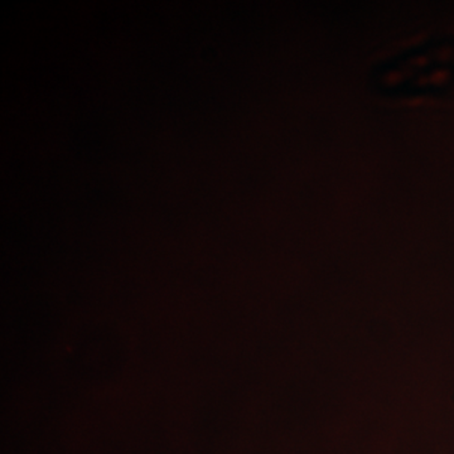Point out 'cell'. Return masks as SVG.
I'll return each mask as SVG.
<instances>
[{
  "instance_id": "1",
  "label": "cell",
  "mask_w": 454,
  "mask_h": 454,
  "mask_svg": "<svg viewBox=\"0 0 454 454\" xmlns=\"http://www.w3.org/2000/svg\"><path fill=\"white\" fill-rule=\"evenodd\" d=\"M369 83L389 100L446 97L454 90V42L432 35L402 47L372 65Z\"/></svg>"
}]
</instances>
